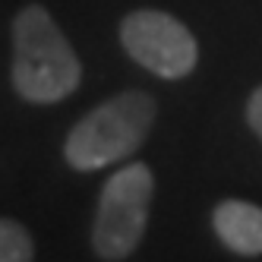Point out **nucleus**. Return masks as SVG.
Here are the masks:
<instances>
[{"label": "nucleus", "instance_id": "obj_1", "mask_svg": "<svg viewBox=\"0 0 262 262\" xmlns=\"http://www.w3.org/2000/svg\"><path fill=\"white\" fill-rule=\"evenodd\" d=\"M82 67L60 26L38 4L13 19V89L32 104H54L79 89Z\"/></svg>", "mask_w": 262, "mask_h": 262}, {"label": "nucleus", "instance_id": "obj_2", "mask_svg": "<svg viewBox=\"0 0 262 262\" xmlns=\"http://www.w3.org/2000/svg\"><path fill=\"white\" fill-rule=\"evenodd\" d=\"M155 123V98L148 92L129 89L98 104L70 129L63 158L76 171H101L123 161L145 142Z\"/></svg>", "mask_w": 262, "mask_h": 262}, {"label": "nucleus", "instance_id": "obj_3", "mask_svg": "<svg viewBox=\"0 0 262 262\" xmlns=\"http://www.w3.org/2000/svg\"><path fill=\"white\" fill-rule=\"evenodd\" d=\"M155 196V177L148 164L133 161L111 174L98 196V215L92 228V250L98 259H126L139 247Z\"/></svg>", "mask_w": 262, "mask_h": 262}, {"label": "nucleus", "instance_id": "obj_4", "mask_svg": "<svg viewBox=\"0 0 262 262\" xmlns=\"http://www.w3.org/2000/svg\"><path fill=\"white\" fill-rule=\"evenodd\" d=\"M120 45L139 67L161 79H183L199 63L193 32L161 10H133L120 23Z\"/></svg>", "mask_w": 262, "mask_h": 262}, {"label": "nucleus", "instance_id": "obj_5", "mask_svg": "<svg viewBox=\"0 0 262 262\" xmlns=\"http://www.w3.org/2000/svg\"><path fill=\"white\" fill-rule=\"evenodd\" d=\"M212 228L228 250L262 256V209L243 199H224L212 212Z\"/></svg>", "mask_w": 262, "mask_h": 262}, {"label": "nucleus", "instance_id": "obj_6", "mask_svg": "<svg viewBox=\"0 0 262 262\" xmlns=\"http://www.w3.org/2000/svg\"><path fill=\"white\" fill-rule=\"evenodd\" d=\"M35 256L32 237L19 221L0 218V262H29Z\"/></svg>", "mask_w": 262, "mask_h": 262}, {"label": "nucleus", "instance_id": "obj_7", "mask_svg": "<svg viewBox=\"0 0 262 262\" xmlns=\"http://www.w3.org/2000/svg\"><path fill=\"white\" fill-rule=\"evenodd\" d=\"M247 120H250V126H253V133L262 139V85L250 95V101H247Z\"/></svg>", "mask_w": 262, "mask_h": 262}]
</instances>
